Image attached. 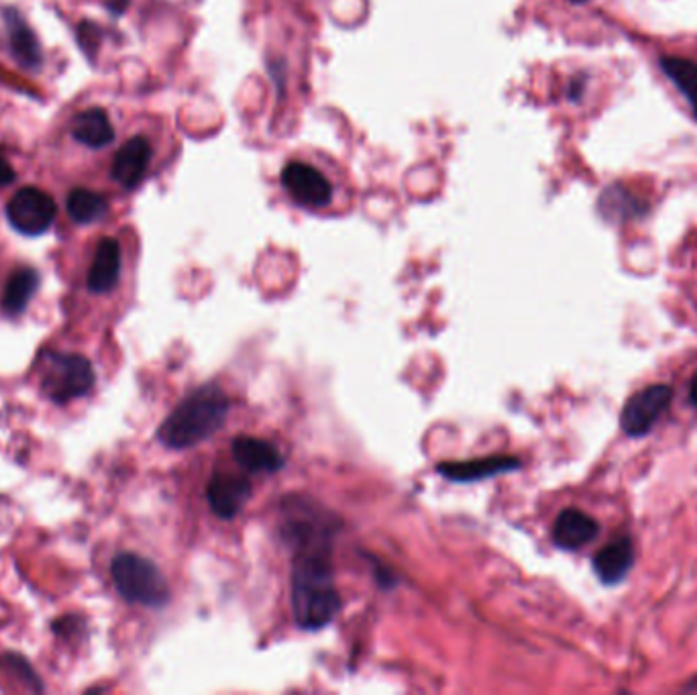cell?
<instances>
[{"mask_svg": "<svg viewBox=\"0 0 697 695\" xmlns=\"http://www.w3.org/2000/svg\"><path fill=\"white\" fill-rule=\"evenodd\" d=\"M293 573V608L298 626L319 631L339 615L341 598L331 566V547L296 550Z\"/></svg>", "mask_w": 697, "mask_h": 695, "instance_id": "cell-1", "label": "cell"}, {"mask_svg": "<svg viewBox=\"0 0 697 695\" xmlns=\"http://www.w3.org/2000/svg\"><path fill=\"white\" fill-rule=\"evenodd\" d=\"M227 414V394L214 384L202 386L170 412L158 431V438L167 449H190L211 438L225 424Z\"/></svg>", "mask_w": 697, "mask_h": 695, "instance_id": "cell-2", "label": "cell"}, {"mask_svg": "<svg viewBox=\"0 0 697 695\" xmlns=\"http://www.w3.org/2000/svg\"><path fill=\"white\" fill-rule=\"evenodd\" d=\"M279 186L296 207L310 212L331 209L347 182L333 160L321 153H296L279 172Z\"/></svg>", "mask_w": 697, "mask_h": 695, "instance_id": "cell-3", "label": "cell"}, {"mask_svg": "<svg viewBox=\"0 0 697 695\" xmlns=\"http://www.w3.org/2000/svg\"><path fill=\"white\" fill-rule=\"evenodd\" d=\"M39 384L53 405H67L95 388L97 373L80 353L46 351L39 359Z\"/></svg>", "mask_w": 697, "mask_h": 695, "instance_id": "cell-4", "label": "cell"}, {"mask_svg": "<svg viewBox=\"0 0 697 695\" xmlns=\"http://www.w3.org/2000/svg\"><path fill=\"white\" fill-rule=\"evenodd\" d=\"M114 587L130 604L160 608L170 599V585L160 567L135 553H121L111 563Z\"/></svg>", "mask_w": 697, "mask_h": 695, "instance_id": "cell-5", "label": "cell"}, {"mask_svg": "<svg viewBox=\"0 0 697 695\" xmlns=\"http://www.w3.org/2000/svg\"><path fill=\"white\" fill-rule=\"evenodd\" d=\"M55 200L39 188H21L7 204V219L21 235H43L55 221Z\"/></svg>", "mask_w": 697, "mask_h": 695, "instance_id": "cell-6", "label": "cell"}, {"mask_svg": "<svg viewBox=\"0 0 697 695\" xmlns=\"http://www.w3.org/2000/svg\"><path fill=\"white\" fill-rule=\"evenodd\" d=\"M673 392L665 384L636 392L622 410V431L631 437H645L671 405Z\"/></svg>", "mask_w": 697, "mask_h": 695, "instance_id": "cell-7", "label": "cell"}, {"mask_svg": "<svg viewBox=\"0 0 697 695\" xmlns=\"http://www.w3.org/2000/svg\"><path fill=\"white\" fill-rule=\"evenodd\" d=\"M151 160H153V147L149 144L146 135L130 137L129 141L123 144V147L114 156V182H119L127 190L137 188L146 178Z\"/></svg>", "mask_w": 697, "mask_h": 695, "instance_id": "cell-8", "label": "cell"}, {"mask_svg": "<svg viewBox=\"0 0 697 695\" xmlns=\"http://www.w3.org/2000/svg\"><path fill=\"white\" fill-rule=\"evenodd\" d=\"M598 536H600V522L577 508L563 510L552 524V541L561 549H584Z\"/></svg>", "mask_w": 697, "mask_h": 695, "instance_id": "cell-9", "label": "cell"}, {"mask_svg": "<svg viewBox=\"0 0 697 695\" xmlns=\"http://www.w3.org/2000/svg\"><path fill=\"white\" fill-rule=\"evenodd\" d=\"M207 496L216 517L233 518L241 512V508L249 500L251 485L244 477L221 473L212 477Z\"/></svg>", "mask_w": 697, "mask_h": 695, "instance_id": "cell-10", "label": "cell"}, {"mask_svg": "<svg viewBox=\"0 0 697 695\" xmlns=\"http://www.w3.org/2000/svg\"><path fill=\"white\" fill-rule=\"evenodd\" d=\"M121 277V245L113 237L98 243L97 253L88 272V290L92 294H109Z\"/></svg>", "mask_w": 697, "mask_h": 695, "instance_id": "cell-11", "label": "cell"}, {"mask_svg": "<svg viewBox=\"0 0 697 695\" xmlns=\"http://www.w3.org/2000/svg\"><path fill=\"white\" fill-rule=\"evenodd\" d=\"M634 563V545L628 536L614 538L594 557V569L603 583H617L631 571Z\"/></svg>", "mask_w": 697, "mask_h": 695, "instance_id": "cell-12", "label": "cell"}, {"mask_svg": "<svg viewBox=\"0 0 697 695\" xmlns=\"http://www.w3.org/2000/svg\"><path fill=\"white\" fill-rule=\"evenodd\" d=\"M519 459L514 457H484L473 461H461V463H443L438 466V473L453 482H475L498 475L503 471H512L519 468Z\"/></svg>", "mask_w": 697, "mask_h": 695, "instance_id": "cell-13", "label": "cell"}, {"mask_svg": "<svg viewBox=\"0 0 697 695\" xmlns=\"http://www.w3.org/2000/svg\"><path fill=\"white\" fill-rule=\"evenodd\" d=\"M233 455L239 466L249 471H277L284 466V457L267 440L239 437L233 440Z\"/></svg>", "mask_w": 697, "mask_h": 695, "instance_id": "cell-14", "label": "cell"}, {"mask_svg": "<svg viewBox=\"0 0 697 695\" xmlns=\"http://www.w3.org/2000/svg\"><path fill=\"white\" fill-rule=\"evenodd\" d=\"M39 282H41V277L32 268L16 270L15 274L9 277L4 291H2V298H0V308L4 310V314H9V317L23 314L29 307L35 291L39 288Z\"/></svg>", "mask_w": 697, "mask_h": 695, "instance_id": "cell-15", "label": "cell"}, {"mask_svg": "<svg viewBox=\"0 0 697 695\" xmlns=\"http://www.w3.org/2000/svg\"><path fill=\"white\" fill-rule=\"evenodd\" d=\"M72 133L82 146L92 147V149L111 146L114 139L113 125L109 121V114L102 109H88L78 114L74 119Z\"/></svg>", "mask_w": 697, "mask_h": 695, "instance_id": "cell-16", "label": "cell"}, {"mask_svg": "<svg viewBox=\"0 0 697 695\" xmlns=\"http://www.w3.org/2000/svg\"><path fill=\"white\" fill-rule=\"evenodd\" d=\"M7 27H9V39H11L16 62L23 67H33V70L39 67L43 60L39 41L16 11H7Z\"/></svg>", "mask_w": 697, "mask_h": 695, "instance_id": "cell-17", "label": "cell"}, {"mask_svg": "<svg viewBox=\"0 0 697 695\" xmlns=\"http://www.w3.org/2000/svg\"><path fill=\"white\" fill-rule=\"evenodd\" d=\"M67 214L78 223V225H90L98 219H102L109 211V202L102 196L78 188L72 195L67 196Z\"/></svg>", "mask_w": 697, "mask_h": 695, "instance_id": "cell-18", "label": "cell"}, {"mask_svg": "<svg viewBox=\"0 0 697 695\" xmlns=\"http://www.w3.org/2000/svg\"><path fill=\"white\" fill-rule=\"evenodd\" d=\"M661 65H663V72H665L671 80L675 82V86L682 90L685 98H687L692 104H697L696 62L669 55V58L661 60Z\"/></svg>", "mask_w": 697, "mask_h": 695, "instance_id": "cell-19", "label": "cell"}, {"mask_svg": "<svg viewBox=\"0 0 697 695\" xmlns=\"http://www.w3.org/2000/svg\"><path fill=\"white\" fill-rule=\"evenodd\" d=\"M0 667L11 673L15 680L23 681L29 690H35V692H43V683L39 680V675L33 671L32 663L21 657V655H15V653H7L0 657Z\"/></svg>", "mask_w": 697, "mask_h": 695, "instance_id": "cell-20", "label": "cell"}, {"mask_svg": "<svg viewBox=\"0 0 697 695\" xmlns=\"http://www.w3.org/2000/svg\"><path fill=\"white\" fill-rule=\"evenodd\" d=\"M11 182H15V170L11 167V163L7 162V158L0 151V186H9Z\"/></svg>", "mask_w": 697, "mask_h": 695, "instance_id": "cell-21", "label": "cell"}, {"mask_svg": "<svg viewBox=\"0 0 697 695\" xmlns=\"http://www.w3.org/2000/svg\"><path fill=\"white\" fill-rule=\"evenodd\" d=\"M687 398H689V405L694 406L697 410V372L692 375L689 380V388H687Z\"/></svg>", "mask_w": 697, "mask_h": 695, "instance_id": "cell-22", "label": "cell"}, {"mask_svg": "<svg viewBox=\"0 0 697 695\" xmlns=\"http://www.w3.org/2000/svg\"><path fill=\"white\" fill-rule=\"evenodd\" d=\"M569 2H575V4H584V2H589V0H569Z\"/></svg>", "mask_w": 697, "mask_h": 695, "instance_id": "cell-23", "label": "cell"}, {"mask_svg": "<svg viewBox=\"0 0 697 695\" xmlns=\"http://www.w3.org/2000/svg\"><path fill=\"white\" fill-rule=\"evenodd\" d=\"M694 109H696V116H697V104H694Z\"/></svg>", "mask_w": 697, "mask_h": 695, "instance_id": "cell-24", "label": "cell"}]
</instances>
